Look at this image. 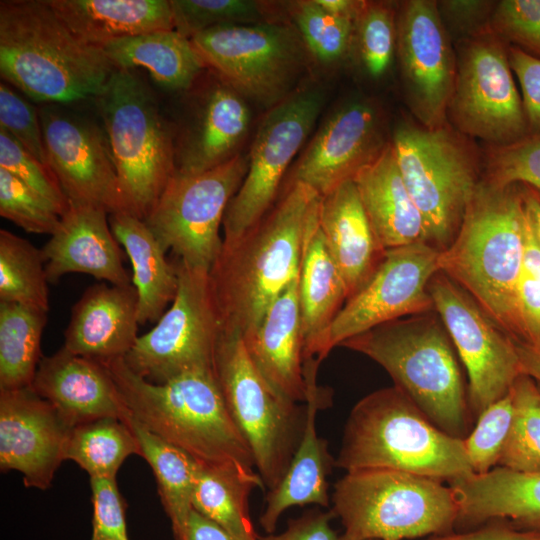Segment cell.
Listing matches in <instances>:
<instances>
[{
    "mask_svg": "<svg viewBox=\"0 0 540 540\" xmlns=\"http://www.w3.org/2000/svg\"><path fill=\"white\" fill-rule=\"evenodd\" d=\"M513 414L498 466L520 473L540 472V391L521 374L510 391Z\"/></svg>",
    "mask_w": 540,
    "mask_h": 540,
    "instance_id": "cell-40",
    "label": "cell"
},
{
    "mask_svg": "<svg viewBox=\"0 0 540 540\" xmlns=\"http://www.w3.org/2000/svg\"><path fill=\"white\" fill-rule=\"evenodd\" d=\"M407 105L428 128L448 123L457 59L438 1L408 0L397 12V46Z\"/></svg>",
    "mask_w": 540,
    "mask_h": 540,
    "instance_id": "cell-17",
    "label": "cell"
},
{
    "mask_svg": "<svg viewBox=\"0 0 540 540\" xmlns=\"http://www.w3.org/2000/svg\"><path fill=\"white\" fill-rule=\"evenodd\" d=\"M139 325L133 284H94L72 307L63 347L98 361L124 358L139 337Z\"/></svg>",
    "mask_w": 540,
    "mask_h": 540,
    "instance_id": "cell-25",
    "label": "cell"
},
{
    "mask_svg": "<svg viewBox=\"0 0 540 540\" xmlns=\"http://www.w3.org/2000/svg\"><path fill=\"white\" fill-rule=\"evenodd\" d=\"M335 466L391 469L448 483L474 474L464 440L434 425L398 387L360 399L346 421Z\"/></svg>",
    "mask_w": 540,
    "mask_h": 540,
    "instance_id": "cell-6",
    "label": "cell"
},
{
    "mask_svg": "<svg viewBox=\"0 0 540 540\" xmlns=\"http://www.w3.org/2000/svg\"><path fill=\"white\" fill-rule=\"evenodd\" d=\"M508 55L511 69L520 85L528 131L540 133V60L509 45Z\"/></svg>",
    "mask_w": 540,
    "mask_h": 540,
    "instance_id": "cell-52",
    "label": "cell"
},
{
    "mask_svg": "<svg viewBox=\"0 0 540 540\" xmlns=\"http://www.w3.org/2000/svg\"><path fill=\"white\" fill-rule=\"evenodd\" d=\"M489 26L509 46L540 60V0L496 2Z\"/></svg>",
    "mask_w": 540,
    "mask_h": 540,
    "instance_id": "cell-48",
    "label": "cell"
},
{
    "mask_svg": "<svg viewBox=\"0 0 540 540\" xmlns=\"http://www.w3.org/2000/svg\"><path fill=\"white\" fill-rule=\"evenodd\" d=\"M31 387L70 428L105 417L123 421L129 414L104 364L63 346L42 357Z\"/></svg>",
    "mask_w": 540,
    "mask_h": 540,
    "instance_id": "cell-24",
    "label": "cell"
},
{
    "mask_svg": "<svg viewBox=\"0 0 540 540\" xmlns=\"http://www.w3.org/2000/svg\"><path fill=\"white\" fill-rule=\"evenodd\" d=\"M38 112L47 164L69 202L99 206L109 214H133L104 130L60 109L46 106Z\"/></svg>",
    "mask_w": 540,
    "mask_h": 540,
    "instance_id": "cell-19",
    "label": "cell"
},
{
    "mask_svg": "<svg viewBox=\"0 0 540 540\" xmlns=\"http://www.w3.org/2000/svg\"><path fill=\"white\" fill-rule=\"evenodd\" d=\"M0 168L50 202L60 217L69 208V200L51 168L3 129H0Z\"/></svg>",
    "mask_w": 540,
    "mask_h": 540,
    "instance_id": "cell-47",
    "label": "cell"
},
{
    "mask_svg": "<svg viewBox=\"0 0 540 540\" xmlns=\"http://www.w3.org/2000/svg\"><path fill=\"white\" fill-rule=\"evenodd\" d=\"M333 518L336 516L332 510L312 509L290 519L283 532L259 536L258 540H340L330 525Z\"/></svg>",
    "mask_w": 540,
    "mask_h": 540,
    "instance_id": "cell-53",
    "label": "cell"
},
{
    "mask_svg": "<svg viewBox=\"0 0 540 540\" xmlns=\"http://www.w3.org/2000/svg\"><path fill=\"white\" fill-rule=\"evenodd\" d=\"M58 17L83 43H107L161 30H174L167 0H47Z\"/></svg>",
    "mask_w": 540,
    "mask_h": 540,
    "instance_id": "cell-32",
    "label": "cell"
},
{
    "mask_svg": "<svg viewBox=\"0 0 540 540\" xmlns=\"http://www.w3.org/2000/svg\"><path fill=\"white\" fill-rule=\"evenodd\" d=\"M424 540H540V531L523 530L505 520H494L461 533L427 537Z\"/></svg>",
    "mask_w": 540,
    "mask_h": 540,
    "instance_id": "cell-55",
    "label": "cell"
},
{
    "mask_svg": "<svg viewBox=\"0 0 540 540\" xmlns=\"http://www.w3.org/2000/svg\"><path fill=\"white\" fill-rule=\"evenodd\" d=\"M214 373L228 411L245 438L264 487L283 479L301 442L308 408L280 394L261 375L242 335L223 331Z\"/></svg>",
    "mask_w": 540,
    "mask_h": 540,
    "instance_id": "cell-10",
    "label": "cell"
},
{
    "mask_svg": "<svg viewBox=\"0 0 540 540\" xmlns=\"http://www.w3.org/2000/svg\"><path fill=\"white\" fill-rule=\"evenodd\" d=\"M0 129L47 164L39 112L4 82L0 84Z\"/></svg>",
    "mask_w": 540,
    "mask_h": 540,
    "instance_id": "cell-49",
    "label": "cell"
},
{
    "mask_svg": "<svg viewBox=\"0 0 540 540\" xmlns=\"http://www.w3.org/2000/svg\"><path fill=\"white\" fill-rule=\"evenodd\" d=\"M517 302L524 341L540 339V247L525 248L517 289Z\"/></svg>",
    "mask_w": 540,
    "mask_h": 540,
    "instance_id": "cell-51",
    "label": "cell"
},
{
    "mask_svg": "<svg viewBox=\"0 0 540 540\" xmlns=\"http://www.w3.org/2000/svg\"><path fill=\"white\" fill-rule=\"evenodd\" d=\"M182 540H236L221 526L192 509Z\"/></svg>",
    "mask_w": 540,
    "mask_h": 540,
    "instance_id": "cell-56",
    "label": "cell"
},
{
    "mask_svg": "<svg viewBox=\"0 0 540 540\" xmlns=\"http://www.w3.org/2000/svg\"><path fill=\"white\" fill-rule=\"evenodd\" d=\"M287 11L308 52L321 63L343 59L353 46L355 20L327 12L316 0L291 1Z\"/></svg>",
    "mask_w": 540,
    "mask_h": 540,
    "instance_id": "cell-41",
    "label": "cell"
},
{
    "mask_svg": "<svg viewBox=\"0 0 540 540\" xmlns=\"http://www.w3.org/2000/svg\"><path fill=\"white\" fill-rule=\"evenodd\" d=\"M258 487L264 488L258 472L199 464L192 508L236 540H258L249 515V496Z\"/></svg>",
    "mask_w": 540,
    "mask_h": 540,
    "instance_id": "cell-36",
    "label": "cell"
},
{
    "mask_svg": "<svg viewBox=\"0 0 540 540\" xmlns=\"http://www.w3.org/2000/svg\"><path fill=\"white\" fill-rule=\"evenodd\" d=\"M70 430L32 387L0 390V470L22 473L26 487H50Z\"/></svg>",
    "mask_w": 540,
    "mask_h": 540,
    "instance_id": "cell-22",
    "label": "cell"
},
{
    "mask_svg": "<svg viewBox=\"0 0 540 540\" xmlns=\"http://www.w3.org/2000/svg\"><path fill=\"white\" fill-rule=\"evenodd\" d=\"M103 50L115 68H144L155 82L169 90H188L207 68L191 39L176 30L117 39Z\"/></svg>",
    "mask_w": 540,
    "mask_h": 540,
    "instance_id": "cell-34",
    "label": "cell"
},
{
    "mask_svg": "<svg viewBox=\"0 0 540 540\" xmlns=\"http://www.w3.org/2000/svg\"><path fill=\"white\" fill-rule=\"evenodd\" d=\"M458 502L456 527H478L505 520L540 531V472L520 473L497 466L449 482Z\"/></svg>",
    "mask_w": 540,
    "mask_h": 540,
    "instance_id": "cell-29",
    "label": "cell"
},
{
    "mask_svg": "<svg viewBox=\"0 0 540 540\" xmlns=\"http://www.w3.org/2000/svg\"><path fill=\"white\" fill-rule=\"evenodd\" d=\"M327 12L343 18L355 20L364 0H316Z\"/></svg>",
    "mask_w": 540,
    "mask_h": 540,
    "instance_id": "cell-58",
    "label": "cell"
},
{
    "mask_svg": "<svg viewBox=\"0 0 540 540\" xmlns=\"http://www.w3.org/2000/svg\"><path fill=\"white\" fill-rule=\"evenodd\" d=\"M340 346L383 367L427 418L464 439L472 414L458 355L437 312L411 315L355 335Z\"/></svg>",
    "mask_w": 540,
    "mask_h": 540,
    "instance_id": "cell-5",
    "label": "cell"
},
{
    "mask_svg": "<svg viewBox=\"0 0 540 540\" xmlns=\"http://www.w3.org/2000/svg\"><path fill=\"white\" fill-rule=\"evenodd\" d=\"M321 196L288 183L270 211L233 243H223L209 271L223 331L252 330L298 276L310 219Z\"/></svg>",
    "mask_w": 540,
    "mask_h": 540,
    "instance_id": "cell-1",
    "label": "cell"
},
{
    "mask_svg": "<svg viewBox=\"0 0 540 540\" xmlns=\"http://www.w3.org/2000/svg\"><path fill=\"white\" fill-rule=\"evenodd\" d=\"M428 290L466 369L470 411L477 418L507 395L522 374L514 341L470 294L443 272L432 277Z\"/></svg>",
    "mask_w": 540,
    "mask_h": 540,
    "instance_id": "cell-16",
    "label": "cell"
},
{
    "mask_svg": "<svg viewBox=\"0 0 540 540\" xmlns=\"http://www.w3.org/2000/svg\"><path fill=\"white\" fill-rule=\"evenodd\" d=\"M133 454L140 456L136 437L124 421L114 417L71 428L64 449V459L76 462L90 478H116L121 465Z\"/></svg>",
    "mask_w": 540,
    "mask_h": 540,
    "instance_id": "cell-38",
    "label": "cell"
},
{
    "mask_svg": "<svg viewBox=\"0 0 540 540\" xmlns=\"http://www.w3.org/2000/svg\"><path fill=\"white\" fill-rule=\"evenodd\" d=\"M318 220L348 300L371 278L386 251L374 233L353 180L321 197Z\"/></svg>",
    "mask_w": 540,
    "mask_h": 540,
    "instance_id": "cell-28",
    "label": "cell"
},
{
    "mask_svg": "<svg viewBox=\"0 0 540 540\" xmlns=\"http://www.w3.org/2000/svg\"><path fill=\"white\" fill-rule=\"evenodd\" d=\"M49 283L85 273L118 286L132 284L123 255L102 207L69 202L60 224L41 248Z\"/></svg>",
    "mask_w": 540,
    "mask_h": 540,
    "instance_id": "cell-23",
    "label": "cell"
},
{
    "mask_svg": "<svg viewBox=\"0 0 540 540\" xmlns=\"http://www.w3.org/2000/svg\"><path fill=\"white\" fill-rule=\"evenodd\" d=\"M100 362L113 378L132 417L146 429L201 465L257 472L214 370L190 371L155 384L130 370L123 358Z\"/></svg>",
    "mask_w": 540,
    "mask_h": 540,
    "instance_id": "cell-3",
    "label": "cell"
},
{
    "mask_svg": "<svg viewBox=\"0 0 540 540\" xmlns=\"http://www.w3.org/2000/svg\"><path fill=\"white\" fill-rule=\"evenodd\" d=\"M526 212L520 184L497 187L481 179L439 271L462 287L513 340L523 341L517 289Z\"/></svg>",
    "mask_w": 540,
    "mask_h": 540,
    "instance_id": "cell-2",
    "label": "cell"
},
{
    "mask_svg": "<svg viewBox=\"0 0 540 540\" xmlns=\"http://www.w3.org/2000/svg\"><path fill=\"white\" fill-rule=\"evenodd\" d=\"M94 99L122 191L144 220L175 173L172 124L136 69L115 68Z\"/></svg>",
    "mask_w": 540,
    "mask_h": 540,
    "instance_id": "cell-8",
    "label": "cell"
},
{
    "mask_svg": "<svg viewBox=\"0 0 540 540\" xmlns=\"http://www.w3.org/2000/svg\"><path fill=\"white\" fill-rule=\"evenodd\" d=\"M329 397L321 387L309 390L308 415L301 442L280 483L266 496V505L259 523L267 534L274 533L280 516L290 507L330 503L328 475L335 466L327 440L316 429L319 409L325 408Z\"/></svg>",
    "mask_w": 540,
    "mask_h": 540,
    "instance_id": "cell-31",
    "label": "cell"
},
{
    "mask_svg": "<svg viewBox=\"0 0 540 540\" xmlns=\"http://www.w3.org/2000/svg\"><path fill=\"white\" fill-rule=\"evenodd\" d=\"M483 164L482 179L491 185L523 184L540 191V133L504 146H488Z\"/></svg>",
    "mask_w": 540,
    "mask_h": 540,
    "instance_id": "cell-44",
    "label": "cell"
},
{
    "mask_svg": "<svg viewBox=\"0 0 540 540\" xmlns=\"http://www.w3.org/2000/svg\"><path fill=\"white\" fill-rule=\"evenodd\" d=\"M131 429L142 456L150 465L175 540H182L192 511V495L199 464L186 452L142 426L129 414Z\"/></svg>",
    "mask_w": 540,
    "mask_h": 540,
    "instance_id": "cell-35",
    "label": "cell"
},
{
    "mask_svg": "<svg viewBox=\"0 0 540 540\" xmlns=\"http://www.w3.org/2000/svg\"><path fill=\"white\" fill-rule=\"evenodd\" d=\"M248 154L197 174L175 172L144 221L165 251L210 271L223 238L220 226L246 175Z\"/></svg>",
    "mask_w": 540,
    "mask_h": 540,
    "instance_id": "cell-14",
    "label": "cell"
},
{
    "mask_svg": "<svg viewBox=\"0 0 540 540\" xmlns=\"http://www.w3.org/2000/svg\"><path fill=\"white\" fill-rule=\"evenodd\" d=\"M191 41L207 68L269 109L294 91L308 52L296 27L279 21L217 26Z\"/></svg>",
    "mask_w": 540,
    "mask_h": 540,
    "instance_id": "cell-11",
    "label": "cell"
},
{
    "mask_svg": "<svg viewBox=\"0 0 540 540\" xmlns=\"http://www.w3.org/2000/svg\"><path fill=\"white\" fill-rule=\"evenodd\" d=\"M115 66L103 48L80 41L47 0L0 2V73L41 103L95 98Z\"/></svg>",
    "mask_w": 540,
    "mask_h": 540,
    "instance_id": "cell-4",
    "label": "cell"
},
{
    "mask_svg": "<svg viewBox=\"0 0 540 540\" xmlns=\"http://www.w3.org/2000/svg\"><path fill=\"white\" fill-rule=\"evenodd\" d=\"M175 265L178 288L171 306L123 358L130 370L155 384L190 371L214 370L223 332L209 271L179 260Z\"/></svg>",
    "mask_w": 540,
    "mask_h": 540,
    "instance_id": "cell-12",
    "label": "cell"
},
{
    "mask_svg": "<svg viewBox=\"0 0 540 540\" xmlns=\"http://www.w3.org/2000/svg\"><path fill=\"white\" fill-rule=\"evenodd\" d=\"M389 141L383 112L375 102L348 100L324 120L297 160L288 183H304L325 196L352 180Z\"/></svg>",
    "mask_w": 540,
    "mask_h": 540,
    "instance_id": "cell-20",
    "label": "cell"
},
{
    "mask_svg": "<svg viewBox=\"0 0 540 540\" xmlns=\"http://www.w3.org/2000/svg\"><path fill=\"white\" fill-rule=\"evenodd\" d=\"M318 211L319 205L308 225L298 276L305 375L317 373L327 357V333L347 300L345 285L319 226Z\"/></svg>",
    "mask_w": 540,
    "mask_h": 540,
    "instance_id": "cell-27",
    "label": "cell"
},
{
    "mask_svg": "<svg viewBox=\"0 0 540 540\" xmlns=\"http://www.w3.org/2000/svg\"><path fill=\"white\" fill-rule=\"evenodd\" d=\"M522 374L540 384V339L533 341L513 340Z\"/></svg>",
    "mask_w": 540,
    "mask_h": 540,
    "instance_id": "cell-57",
    "label": "cell"
},
{
    "mask_svg": "<svg viewBox=\"0 0 540 540\" xmlns=\"http://www.w3.org/2000/svg\"><path fill=\"white\" fill-rule=\"evenodd\" d=\"M48 278L42 249L0 230V302L49 310Z\"/></svg>",
    "mask_w": 540,
    "mask_h": 540,
    "instance_id": "cell-39",
    "label": "cell"
},
{
    "mask_svg": "<svg viewBox=\"0 0 540 540\" xmlns=\"http://www.w3.org/2000/svg\"><path fill=\"white\" fill-rule=\"evenodd\" d=\"M439 256L440 250L425 242L386 250L371 278L334 319L326 337V354L383 323L434 311L428 285L439 272Z\"/></svg>",
    "mask_w": 540,
    "mask_h": 540,
    "instance_id": "cell-18",
    "label": "cell"
},
{
    "mask_svg": "<svg viewBox=\"0 0 540 540\" xmlns=\"http://www.w3.org/2000/svg\"><path fill=\"white\" fill-rule=\"evenodd\" d=\"M93 505L91 540H129L126 525V501L116 478L91 477Z\"/></svg>",
    "mask_w": 540,
    "mask_h": 540,
    "instance_id": "cell-50",
    "label": "cell"
},
{
    "mask_svg": "<svg viewBox=\"0 0 540 540\" xmlns=\"http://www.w3.org/2000/svg\"><path fill=\"white\" fill-rule=\"evenodd\" d=\"M174 30L191 39L222 25L273 22L269 4L254 0H170Z\"/></svg>",
    "mask_w": 540,
    "mask_h": 540,
    "instance_id": "cell-42",
    "label": "cell"
},
{
    "mask_svg": "<svg viewBox=\"0 0 540 540\" xmlns=\"http://www.w3.org/2000/svg\"><path fill=\"white\" fill-rule=\"evenodd\" d=\"M109 224L132 264L139 324L157 322L176 295V265L166 259L165 249L143 219L129 213L109 214Z\"/></svg>",
    "mask_w": 540,
    "mask_h": 540,
    "instance_id": "cell-33",
    "label": "cell"
},
{
    "mask_svg": "<svg viewBox=\"0 0 540 540\" xmlns=\"http://www.w3.org/2000/svg\"><path fill=\"white\" fill-rule=\"evenodd\" d=\"M520 185L526 210L530 216L540 244V191L527 185Z\"/></svg>",
    "mask_w": 540,
    "mask_h": 540,
    "instance_id": "cell-59",
    "label": "cell"
},
{
    "mask_svg": "<svg viewBox=\"0 0 540 540\" xmlns=\"http://www.w3.org/2000/svg\"><path fill=\"white\" fill-rule=\"evenodd\" d=\"M494 5L489 1L438 2L442 19H448L454 28L463 33L462 37L488 26Z\"/></svg>",
    "mask_w": 540,
    "mask_h": 540,
    "instance_id": "cell-54",
    "label": "cell"
},
{
    "mask_svg": "<svg viewBox=\"0 0 540 540\" xmlns=\"http://www.w3.org/2000/svg\"><path fill=\"white\" fill-rule=\"evenodd\" d=\"M512 414V400L508 393L480 413L474 428L463 439L474 474H485L498 466Z\"/></svg>",
    "mask_w": 540,
    "mask_h": 540,
    "instance_id": "cell-46",
    "label": "cell"
},
{
    "mask_svg": "<svg viewBox=\"0 0 540 540\" xmlns=\"http://www.w3.org/2000/svg\"><path fill=\"white\" fill-rule=\"evenodd\" d=\"M340 540H405L454 532L458 502L443 481L391 469L346 472L334 485Z\"/></svg>",
    "mask_w": 540,
    "mask_h": 540,
    "instance_id": "cell-7",
    "label": "cell"
},
{
    "mask_svg": "<svg viewBox=\"0 0 540 540\" xmlns=\"http://www.w3.org/2000/svg\"><path fill=\"white\" fill-rule=\"evenodd\" d=\"M536 383H537V382H536ZM537 386H538V389H539V391H540V384H539V383H537Z\"/></svg>",
    "mask_w": 540,
    "mask_h": 540,
    "instance_id": "cell-60",
    "label": "cell"
},
{
    "mask_svg": "<svg viewBox=\"0 0 540 540\" xmlns=\"http://www.w3.org/2000/svg\"><path fill=\"white\" fill-rule=\"evenodd\" d=\"M396 5L389 1H364L355 19L354 44L365 73L382 78L390 69L397 46Z\"/></svg>",
    "mask_w": 540,
    "mask_h": 540,
    "instance_id": "cell-43",
    "label": "cell"
},
{
    "mask_svg": "<svg viewBox=\"0 0 540 540\" xmlns=\"http://www.w3.org/2000/svg\"><path fill=\"white\" fill-rule=\"evenodd\" d=\"M352 180L385 250L427 243L424 219L403 181L390 141Z\"/></svg>",
    "mask_w": 540,
    "mask_h": 540,
    "instance_id": "cell-30",
    "label": "cell"
},
{
    "mask_svg": "<svg viewBox=\"0 0 540 540\" xmlns=\"http://www.w3.org/2000/svg\"><path fill=\"white\" fill-rule=\"evenodd\" d=\"M449 123L437 128L403 121L390 140L403 181L426 226L427 243L446 249L454 240L481 181L480 156Z\"/></svg>",
    "mask_w": 540,
    "mask_h": 540,
    "instance_id": "cell-9",
    "label": "cell"
},
{
    "mask_svg": "<svg viewBox=\"0 0 540 540\" xmlns=\"http://www.w3.org/2000/svg\"><path fill=\"white\" fill-rule=\"evenodd\" d=\"M189 89L183 118L172 126L175 172L181 174L202 173L234 158L251 123L246 99L213 71Z\"/></svg>",
    "mask_w": 540,
    "mask_h": 540,
    "instance_id": "cell-21",
    "label": "cell"
},
{
    "mask_svg": "<svg viewBox=\"0 0 540 540\" xmlns=\"http://www.w3.org/2000/svg\"><path fill=\"white\" fill-rule=\"evenodd\" d=\"M298 276L242 338L249 358L267 382L288 399L307 403Z\"/></svg>",
    "mask_w": 540,
    "mask_h": 540,
    "instance_id": "cell-26",
    "label": "cell"
},
{
    "mask_svg": "<svg viewBox=\"0 0 540 540\" xmlns=\"http://www.w3.org/2000/svg\"><path fill=\"white\" fill-rule=\"evenodd\" d=\"M325 102L317 87L294 90L269 109L251 145L246 175L223 219V243H233L274 206L286 171L312 131Z\"/></svg>",
    "mask_w": 540,
    "mask_h": 540,
    "instance_id": "cell-15",
    "label": "cell"
},
{
    "mask_svg": "<svg viewBox=\"0 0 540 540\" xmlns=\"http://www.w3.org/2000/svg\"><path fill=\"white\" fill-rule=\"evenodd\" d=\"M46 322L47 311L0 302V390L31 387Z\"/></svg>",
    "mask_w": 540,
    "mask_h": 540,
    "instance_id": "cell-37",
    "label": "cell"
},
{
    "mask_svg": "<svg viewBox=\"0 0 540 540\" xmlns=\"http://www.w3.org/2000/svg\"><path fill=\"white\" fill-rule=\"evenodd\" d=\"M448 123L488 146H504L529 133L508 44L486 26L462 37Z\"/></svg>",
    "mask_w": 540,
    "mask_h": 540,
    "instance_id": "cell-13",
    "label": "cell"
},
{
    "mask_svg": "<svg viewBox=\"0 0 540 540\" xmlns=\"http://www.w3.org/2000/svg\"><path fill=\"white\" fill-rule=\"evenodd\" d=\"M0 215L26 232L52 235L61 217L45 198L0 168Z\"/></svg>",
    "mask_w": 540,
    "mask_h": 540,
    "instance_id": "cell-45",
    "label": "cell"
}]
</instances>
